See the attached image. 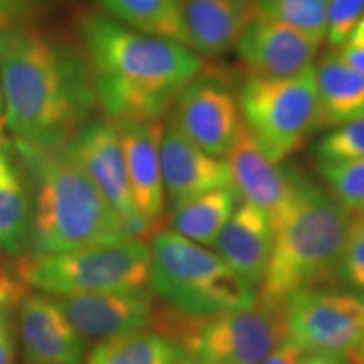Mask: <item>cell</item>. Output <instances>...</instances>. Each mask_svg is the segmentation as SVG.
Segmentation results:
<instances>
[{
    "label": "cell",
    "instance_id": "cell-36",
    "mask_svg": "<svg viewBox=\"0 0 364 364\" xmlns=\"http://www.w3.org/2000/svg\"><path fill=\"white\" fill-rule=\"evenodd\" d=\"M171 364H199V363H196L194 359H191V358L184 356V354H182V356H179L177 359H174V361H172Z\"/></svg>",
    "mask_w": 364,
    "mask_h": 364
},
{
    "label": "cell",
    "instance_id": "cell-34",
    "mask_svg": "<svg viewBox=\"0 0 364 364\" xmlns=\"http://www.w3.org/2000/svg\"><path fill=\"white\" fill-rule=\"evenodd\" d=\"M346 361L349 364H364V339L358 344V348L348 354Z\"/></svg>",
    "mask_w": 364,
    "mask_h": 364
},
{
    "label": "cell",
    "instance_id": "cell-14",
    "mask_svg": "<svg viewBox=\"0 0 364 364\" xmlns=\"http://www.w3.org/2000/svg\"><path fill=\"white\" fill-rule=\"evenodd\" d=\"M70 150L122 221L140 215L132 198L124 150L113 122L98 120L83 127L70 140Z\"/></svg>",
    "mask_w": 364,
    "mask_h": 364
},
{
    "label": "cell",
    "instance_id": "cell-18",
    "mask_svg": "<svg viewBox=\"0 0 364 364\" xmlns=\"http://www.w3.org/2000/svg\"><path fill=\"white\" fill-rule=\"evenodd\" d=\"M273 230L270 221L253 204L241 201L218 235V257L250 289L260 287L272 253Z\"/></svg>",
    "mask_w": 364,
    "mask_h": 364
},
{
    "label": "cell",
    "instance_id": "cell-31",
    "mask_svg": "<svg viewBox=\"0 0 364 364\" xmlns=\"http://www.w3.org/2000/svg\"><path fill=\"white\" fill-rule=\"evenodd\" d=\"M304 356V351L299 348L294 341L287 338L284 343L277 346L260 364H299L300 358Z\"/></svg>",
    "mask_w": 364,
    "mask_h": 364
},
{
    "label": "cell",
    "instance_id": "cell-26",
    "mask_svg": "<svg viewBox=\"0 0 364 364\" xmlns=\"http://www.w3.org/2000/svg\"><path fill=\"white\" fill-rule=\"evenodd\" d=\"M318 172L329 193L346 209L354 213L364 206V159L318 164Z\"/></svg>",
    "mask_w": 364,
    "mask_h": 364
},
{
    "label": "cell",
    "instance_id": "cell-2",
    "mask_svg": "<svg viewBox=\"0 0 364 364\" xmlns=\"http://www.w3.org/2000/svg\"><path fill=\"white\" fill-rule=\"evenodd\" d=\"M0 73L7 124L24 142H70L97 98L83 61L26 27L0 33Z\"/></svg>",
    "mask_w": 364,
    "mask_h": 364
},
{
    "label": "cell",
    "instance_id": "cell-15",
    "mask_svg": "<svg viewBox=\"0 0 364 364\" xmlns=\"http://www.w3.org/2000/svg\"><path fill=\"white\" fill-rule=\"evenodd\" d=\"M19 331L29 364H80L85 356V338L49 295H22Z\"/></svg>",
    "mask_w": 364,
    "mask_h": 364
},
{
    "label": "cell",
    "instance_id": "cell-28",
    "mask_svg": "<svg viewBox=\"0 0 364 364\" xmlns=\"http://www.w3.org/2000/svg\"><path fill=\"white\" fill-rule=\"evenodd\" d=\"M338 277L359 294H364V221L356 213L349 220Z\"/></svg>",
    "mask_w": 364,
    "mask_h": 364
},
{
    "label": "cell",
    "instance_id": "cell-5",
    "mask_svg": "<svg viewBox=\"0 0 364 364\" xmlns=\"http://www.w3.org/2000/svg\"><path fill=\"white\" fill-rule=\"evenodd\" d=\"M150 241V284L172 311L206 317L257 300L255 290L201 245L169 230Z\"/></svg>",
    "mask_w": 364,
    "mask_h": 364
},
{
    "label": "cell",
    "instance_id": "cell-1",
    "mask_svg": "<svg viewBox=\"0 0 364 364\" xmlns=\"http://www.w3.org/2000/svg\"><path fill=\"white\" fill-rule=\"evenodd\" d=\"M97 97L113 124L161 120L179 91L203 71L201 56L176 41L107 17L81 26Z\"/></svg>",
    "mask_w": 364,
    "mask_h": 364
},
{
    "label": "cell",
    "instance_id": "cell-20",
    "mask_svg": "<svg viewBox=\"0 0 364 364\" xmlns=\"http://www.w3.org/2000/svg\"><path fill=\"white\" fill-rule=\"evenodd\" d=\"M318 129L364 117V75L331 51L314 65Z\"/></svg>",
    "mask_w": 364,
    "mask_h": 364
},
{
    "label": "cell",
    "instance_id": "cell-8",
    "mask_svg": "<svg viewBox=\"0 0 364 364\" xmlns=\"http://www.w3.org/2000/svg\"><path fill=\"white\" fill-rule=\"evenodd\" d=\"M240 115L273 162H284L318 129L316 71L284 78H245L238 91Z\"/></svg>",
    "mask_w": 364,
    "mask_h": 364
},
{
    "label": "cell",
    "instance_id": "cell-6",
    "mask_svg": "<svg viewBox=\"0 0 364 364\" xmlns=\"http://www.w3.org/2000/svg\"><path fill=\"white\" fill-rule=\"evenodd\" d=\"M154 331L174 341L184 356L199 364H260L289 338L285 304L268 306L258 300L206 317L161 309Z\"/></svg>",
    "mask_w": 364,
    "mask_h": 364
},
{
    "label": "cell",
    "instance_id": "cell-21",
    "mask_svg": "<svg viewBox=\"0 0 364 364\" xmlns=\"http://www.w3.org/2000/svg\"><path fill=\"white\" fill-rule=\"evenodd\" d=\"M240 203L241 199L233 186L209 191L174 206L171 218L172 228L176 233L201 247H213Z\"/></svg>",
    "mask_w": 364,
    "mask_h": 364
},
{
    "label": "cell",
    "instance_id": "cell-33",
    "mask_svg": "<svg viewBox=\"0 0 364 364\" xmlns=\"http://www.w3.org/2000/svg\"><path fill=\"white\" fill-rule=\"evenodd\" d=\"M299 364H349L344 358L324 356V354H306L300 358Z\"/></svg>",
    "mask_w": 364,
    "mask_h": 364
},
{
    "label": "cell",
    "instance_id": "cell-17",
    "mask_svg": "<svg viewBox=\"0 0 364 364\" xmlns=\"http://www.w3.org/2000/svg\"><path fill=\"white\" fill-rule=\"evenodd\" d=\"M112 122V120H110ZM124 150L127 176L136 211L161 228L164 184L161 171L162 122H120L113 124Z\"/></svg>",
    "mask_w": 364,
    "mask_h": 364
},
{
    "label": "cell",
    "instance_id": "cell-39",
    "mask_svg": "<svg viewBox=\"0 0 364 364\" xmlns=\"http://www.w3.org/2000/svg\"><path fill=\"white\" fill-rule=\"evenodd\" d=\"M4 22H6V21H4V17H0V31H2V24H4Z\"/></svg>",
    "mask_w": 364,
    "mask_h": 364
},
{
    "label": "cell",
    "instance_id": "cell-12",
    "mask_svg": "<svg viewBox=\"0 0 364 364\" xmlns=\"http://www.w3.org/2000/svg\"><path fill=\"white\" fill-rule=\"evenodd\" d=\"M56 302L83 338L112 339L139 331H154L159 311L149 290L56 295Z\"/></svg>",
    "mask_w": 364,
    "mask_h": 364
},
{
    "label": "cell",
    "instance_id": "cell-23",
    "mask_svg": "<svg viewBox=\"0 0 364 364\" xmlns=\"http://www.w3.org/2000/svg\"><path fill=\"white\" fill-rule=\"evenodd\" d=\"M182 356L174 341L156 331H139L103 341L88 364H171Z\"/></svg>",
    "mask_w": 364,
    "mask_h": 364
},
{
    "label": "cell",
    "instance_id": "cell-35",
    "mask_svg": "<svg viewBox=\"0 0 364 364\" xmlns=\"http://www.w3.org/2000/svg\"><path fill=\"white\" fill-rule=\"evenodd\" d=\"M348 41H353V43L364 44V16L361 17V21H359V24L356 26V29L353 31V34L349 36Z\"/></svg>",
    "mask_w": 364,
    "mask_h": 364
},
{
    "label": "cell",
    "instance_id": "cell-30",
    "mask_svg": "<svg viewBox=\"0 0 364 364\" xmlns=\"http://www.w3.org/2000/svg\"><path fill=\"white\" fill-rule=\"evenodd\" d=\"M16 358V339L9 311L0 306V364H12Z\"/></svg>",
    "mask_w": 364,
    "mask_h": 364
},
{
    "label": "cell",
    "instance_id": "cell-16",
    "mask_svg": "<svg viewBox=\"0 0 364 364\" xmlns=\"http://www.w3.org/2000/svg\"><path fill=\"white\" fill-rule=\"evenodd\" d=\"M162 184L172 208L209 193L230 188L231 174L225 159L209 156L177 130L169 120L161 136Z\"/></svg>",
    "mask_w": 364,
    "mask_h": 364
},
{
    "label": "cell",
    "instance_id": "cell-3",
    "mask_svg": "<svg viewBox=\"0 0 364 364\" xmlns=\"http://www.w3.org/2000/svg\"><path fill=\"white\" fill-rule=\"evenodd\" d=\"M36 186L31 248L63 253L127 238L120 215L75 161L70 142L17 140Z\"/></svg>",
    "mask_w": 364,
    "mask_h": 364
},
{
    "label": "cell",
    "instance_id": "cell-10",
    "mask_svg": "<svg viewBox=\"0 0 364 364\" xmlns=\"http://www.w3.org/2000/svg\"><path fill=\"white\" fill-rule=\"evenodd\" d=\"M169 120L209 156L225 157L241 125L238 95L218 76L199 73L177 95Z\"/></svg>",
    "mask_w": 364,
    "mask_h": 364
},
{
    "label": "cell",
    "instance_id": "cell-22",
    "mask_svg": "<svg viewBox=\"0 0 364 364\" xmlns=\"http://www.w3.org/2000/svg\"><path fill=\"white\" fill-rule=\"evenodd\" d=\"M100 4L124 26L186 46L181 0H100Z\"/></svg>",
    "mask_w": 364,
    "mask_h": 364
},
{
    "label": "cell",
    "instance_id": "cell-37",
    "mask_svg": "<svg viewBox=\"0 0 364 364\" xmlns=\"http://www.w3.org/2000/svg\"><path fill=\"white\" fill-rule=\"evenodd\" d=\"M4 122V102H2V93H0V127Z\"/></svg>",
    "mask_w": 364,
    "mask_h": 364
},
{
    "label": "cell",
    "instance_id": "cell-9",
    "mask_svg": "<svg viewBox=\"0 0 364 364\" xmlns=\"http://www.w3.org/2000/svg\"><path fill=\"white\" fill-rule=\"evenodd\" d=\"M289 339L307 354L348 358L364 339V294L311 289L285 302Z\"/></svg>",
    "mask_w": 364,
    "mask_h": 364
},
{
    "label": "cell",
    "instance_id": "cell-25",
    "mask_svg": "<svg viewBox=\"0 0 364 364\" xmlns=\"http://www.w3.org/2000/svg\"><path fill=\"white\" fill-rule=\"evenodd\" d=\"M327 4L329 0H255L253 11L322 46L327 39Z\"/></svg>",
    "mask_w": 364,
    "mask_h": 364
},
{
    "label": "cell",
    "instance_id": "cell-19",
    "mask_svg": "<svg viewBox=\"0 0 364 364\" xmlns=\"http://www.w3.org/2000/svg\"><path fill=\"white\" fill-rule=\"evenodd\" d=\"M255 0H181L186 46L198 56L216 58L238 43L253 17Z\"/></svg>",
    "mask_w": 364,
    "mask_h": 364
},
{
    "label": "cell",
    "instance_id": "cell-11",
    "mask_svg": "<svg viewBox=\"0 0 364 364\" xmlns=\"http://www.w3.org/2000/svg\"><path fill=\"white\" fill-rule=\"evenodd\" d=\"M225 161L230 167L231 186L241 201L260 209L270 221L272 230H275L294 203L295 172L273 162L250 134L243 120Z\"/></svg>",
    "mask_w": 364,
    "mask_h": 364
},
{
    "label": "cell",
    "instance_id": "cell-29",
    "mask_svg": "<svg viewBox=\"0 0 364 364\" xmlns=\"http://www.w3.org/2000/svg\"><path fill=\"white\" fill-rule=\"evenodd\" d=\"M364 16V0H329L327 4V43L339 49Z\"/></svg>",
    "mask_w": 364,
    "mask_h": 364
},
{
    "label": "cell",
    "instance_id": "cell-32",
    "mask_svg": "<svg viewBox=\"0 0 364 364\" xmlns=\"http://www.w3.org/2000/svg\"><path fill=\"white\" fill-rule=\"evenodd\" d=\"M336 53L339 54V58L343 59L346 65H349L353 70L364 75V44L346 41Z\"/></svg>",
    "mask_w": 364,
    "mask_h": 364
},
{
    "label": "cell",
    "instance_id": "cell-27",
    "mask_svg": "<svg viewBox=\"0 0 364 364\" xmlns=\"http://www.w3.org/2000/svg\"><path fill=\"white\" fill-rule=\"evenodd\" d=\"M318 164L364 159V117L334 127L316 145Z\"/></svg>",
    "mask_w": 364,
    "mask_h": 364
},
{
    "label": "cell",
    "instance_id": "cell-4",
    "mask_svg": "<svg viewBox=\"0 0 364 364\" xmlns=\"http://www.w3.org/2000/svg\"><path fill=\"white\" fill-rule=\"evenodd\" d=\"M351 215L329 191L295 172V198L273 230L258 302L284 306L292 295L334 280Z\"/></svg>",
    "mask_w": 364,
    "mask_h": 364
},
{
    "label": "cell",
    "instance_id": "cell-13",
    "mask_svg": "<svg viewBox=\"0 0 364 364\" xmlns=\"http://www.w3.org/2000/svg\"><path fill=\"white\" fill-rule=\"evenodd\" d=\"M235 48L248 76L284 78L314 66L321 44L292 27L253 12Z\"/></svg>",
    "mask_w": 364,
    "mask_h": 364
},
{
    "label": "cell",
    "instance_id": "cell-7",
    "mask_svg": "<svg viewBox=\"0 0 364 364\" xmlns=\"http://www.w3.org/2000/svg\"><path fill=\"white\" fill-rule=\"evenodd\" d=\"M16 277L53 295L142 292L150 285V247L124 238L73 252L31 253L16 263Z\"/></svg>",
    "mask_w": 364,
    "mask_h": 364
},
{
    "label": "cell",
    "instance_id": "cell-24",
    "mask_svg": "<svg viewBox=\"0 0 364 364\" xmlns=\"http://www.w3.org/2000/svg\"><path fill=\"white\" fill-rule=\"evenodd\" d=\"M29 235V203L24 184L11 162L0 156V245L21 253Z\"/></svg>",
    "mask_w": 364,
    "mask_h": 364
},
{
    "label": "cell",
    "instance_id": "cell-38",
    "mask_svg": "<svg viewBox=\"0 0 364 364\" xmlns=\"http://www.w3.org/2000/svg\"><path fill=\"white\" fill-rule=\"evenodd\" d=\"M354 213H356V215H358L359 218H361V220L364 221V206H363V208H359L358 211H354Z\"/></svg>",
    "mask_w": 364,
    "mask_h": 364
}]
</instances>
